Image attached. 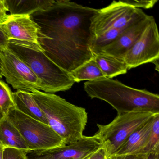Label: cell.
Segmentation results:
<instances>
[{
    "mask_svg": "<svg viewBox=\"0 0 159 159\" xmlns=\"http://www.w3.org/2000/svg\"><path fill=\"white\" fill-rule=\"evenodd\" d=\"M30 94L44 113L48 125L66 145L75 143L83 136L88 120L85 108L55 94L38 90Z\"/></svg>",
    "mask_w": 159,
    "mask_h": 159,
    "instance_id": "obj_3",
    "label": "cell"
},
{
    "mask_svg": "<svg viewBox=\"0 0 159 159\" xmlns=\"http://www.w3.org/2000/svg\"><path fill=\"white\" fill-rule=\"evenodd\" d=\"M159 152V114L156 115L153 121L148 141L142 154Z\"/></svg>",
    "mask_w": 159,
    "mask_h": 159,
    "instance_id": "obj_20",
    "label": "cell"
},
{
    "mask_svg": "<svg viewBox=\"0 0 159 159\" xmlns=\"http://www.w3.org/2000/svg\"><path fill=\"white\" fill-rule=\"evenodd\" d=\"M97 10L56 0L46 10L31 15L39 26V43L45 54L69 73L93 57L90 27Z\"/></svg>",
    "mask_w": 159,
    "mask_h": 159,
    "instance_id": "obj_1",
    "label": "cell"
},
{
    "mask_svg": "<svg viewBox=\"0 0 159 159\" xmlns=\"http://www.w3.org/2000/svg\"><path fill=\"white\" fill-rule=\"evenodd\" d=\"M159 59H156V60H154V61H153V62H152V63L155 65V70H156L157 71H159Z\"/></svg>",
    "mask_w": 159,
    "mask_h": 159,
    "instance_id": "obj_27",
    "label": "cell"
},
{
    "mask_svg": "<svg viewBox=\"0 0 159 159\" xmlns=\"http://www.w3.org/2000/svg\"><path fill=\"white\" fill-rule=\"evenodd\" d=\"M8 48L29 66L40 81V91L53 94L64 92L75 83L70 73L57 65L44 52L15 41H9Z\"/></svg>",
    "mask_w": 159,
    "mask_h": 159,
    "instance_id": "obj_4",
    "label": "cell"
},
{
    "mask_svg": "<svg viewBox=\"0 0 159 159\" xmlns=\"http://www.w3.org/2000/svg\"><path fill=\"white\" fill-rule=\"evenodd\" d=\"M110 156L112 159H159V152L120 156L111 155Z\"/></svg>",
    "mask_w": 159,
    "mask_h": 159,
    "instance_id": "obj_23",
    "label": "cell"
},
{
    "mask_svg": "<svg viewBox=\"0 0 159 159\" xmlns=\"http://www.w3.org/2000/svg\"><path fill=\"white\" fill-rule=\"evenodd\" d=\"M15 107L13 92L8 84L0 80V117L6 116L12 108Z\"/></svg>",
    "mask_w": 159,
    "mask_h": 159,
    "instance_id": "obj_19",
    "label": "cell"
},
{
    "mask_svg": "<svg viewBox=\"0 0 159 159\" xmlns=\"http://www.w3.org/2000/svg\"><path fill=\"white\" fill-rule=\"evenodd\" d=\"M0 143L4 147L29 151L20 132L7 116L0 117Z\"/></svg>",
    "mask_w": 159,
    "mask_h": 159,
    "instance_id": "obj_15",
    "label": "cell"
},
{
    "mask_svg": "<svg viewBox=\"0 0 159 159\" xmlns=\"http://www.w3.org/2000/svg\"><path fill=\"white\" fill-rule=\"evenodd\" d=\"M84 89L91 98L108 103L118 114L131 112L159 113V96L146 90L127 86L119 81L104 78L87 81Z\"/></svg>",
    "mask_w": 159,
    "mask_h": 159,
    "instance_id": "obj_2",
    "label": "cell"
},
{
    "mask_svg": "<svg viewBox=\"0 0 159 159\" xmlns=\"http://www.w3.org/2000/svg\"><path fill=\"white\" fill-rule=\"evenodd\" d=\"M15 107L22 113L37 120L48 124L44 113L30 93L22 91L13 93Z\"/></svg>",
    "mask_w": 159,
    "mask_h": 159,
    "instance_id": "obj_14",
    "label": "cell"
},
{
    "mask_svg": "<svg viewBox=\"0 0 159 159\" xmlns=\"http://www.w3.org/2000/svg\"><path fill=\"white\" fill-rule=\"evenodd\" d=\"M9 43L7 36L0 27V49L8 47Z\"/></svg>",
    "mask_w": 159,
    "mask_h": 159,
    "instance_id": "obj_26",
    "label": "cell"
},
{
    "mask_svg": "<svg viewBox=\"0 0 159 159\" xmlns=\"http://www.w3.org/2000/svg\"><path fill=\"white\" fill-rule=\"evenodd\" d=\"M54 0H6L11 15H31L48 9Z\"/></svg>",
    "mask_w": 159,
    "mask_h": 159,
    "instance_id": "obj_17",
    "label": "cell"
},
{
    "mask_svg": "<svg viewBox=\"0 0 159 159\" xmlns=\"http://www.w3.org/2000/svg\"><path fill=\"white\" fill-rule=\"evenodd\" d=\"M70 74L75 83L84 80L92 81L106 78L93 57L74 70Z\"/></svg>",
    "mask_w": 159,
    "mask_h": 159,
    "instance_id": "obj_18",
    "label": "cell"
},
{
    "mask_svg": "<svg viewBox=\"0 0 159 159\" xmlns=\"http://www.w3.org/2000/svg\"><path fill=\"white\" fill-rule=\"evenodd\" d=\"M123 3L136 9H151L158 2V0H121Z\"/></svg>",
    "mask_w": 159,
    "mask_h": 159,
    "instance_id": "obj_22",
    "label": "cell"
},
{
    "mask_svg": "<svg viewBox=\"0 0 159 159\" xmlns=\"http://www.w3.org/2000/svg\"><path fill=\"white\" fill-rule=\"evenodd\" d=\"M158 114H155L148 122L133 133L112 155L142 154L148 141L154 119Z\"/></svg>",
    "mask_w": 159,
    "mask_h": 159,
    "instance_id": "obj_13",
    "label": "cell"
},
{
    "mask_svg": "<svg viewBox=\"0 0 159 159\" xmlns=\"http://www.w3.org/2000/svg\"><path fill=\"white\" fill-rule=\"evenodd\" d=\"M155 114L147 112L118 114L108 124H97L98 130L94 135L105 148L107 156H111L133 133L148 122Z\"/></svg>",
    "mask_w": 159,
    "mask_h": 159,
    "instance_id": "obj_5",
    "label": "cell"
},
{
    "mask_svg": "<svg viewBox=\"0 0 159 159\" xmlns=\"http://www.w3.org/2000/svg\"><path fill=\"white\" fill-rule=\"evenodd\" d=\"M153 18V16L147 15L142 20L130 26L114 41L102 48L98 54H104L123 59L124 56L139 39Z\"/></svg>",
    "mask_w": 159,
    "mask_h": 159,
    "instance_id": "obj_12",
    "label": "cell"
},
{
    "mask_svg": "<svg viewBox=\"0 0 159 159\" xmlns=\"http://www.w3.org/2000/svg\"><path fill=\"white\" fill-rule=\"evenodd\" d=\"M4 147L0 143V159H2L3 149Z\"/></svg>",
    "mask_w": 159,
    "mask_h": 159,
    "instance_id": "obj_28",
    "label": "cell"
},
{
    "mask_svg": "<svg viewBox=\"0 0 159 159\" xmlns=\"http://www.w3.org/2000/svg\"><path fill=\"white\" fill-rule=\"evenodd\" d=\"M0 27L9 41L18 42L44 52L39 42V26L30 15H9Z\"/></svg>",
    "mask_w": 159,
    "mask_h": 159,
    "instance_id": "obj_11",
    "label": "cell"
},
{
    "mask_svg": "<svg viewBox=\"0 0 159 159\" xmlns=\"http://www.w3.org/2000/svg\"><path fill=\"white\" fill-rule=\"evenodd\" d=\"M27 151L17 148L4 147L2 159H28Z\"/></svg>",
    "mask_w": 159,
    "mask_h": 159,
    "instance_id": "obj_21",
    "label": "cell"
},
{
    "mask_svg": "<svg viewBox=\"0 0 159 159\" xmlns=\"http://www.w3.org/2000/svg\"><path fill=\"white\" fill-rule=\"evenodd\" d=\"M93 58L105 77L112 79L125 74L128 70L124 60L104 54L93 55Z\"/></svg>",
    "mask_w": 159,
    "mask_h": 159,
    "instance_id": "obj_16",
    "label": "cell"
},
{
    "mask_svg": "<svg viewBox=\"0 0 159 159\" xmlns=\"http://www.w3.org/2000/svg\"><path fill=\"white\" fill-rule=\"evenodd\" d=\"M107 159H112V158H111V156H107Z\"/></svg>",
    "mask_w": 159,
    "mask_h": 159,
    "instance_id": "obj_30",
    "label": "cell"
},
{
    "mask_svg": "<svg viewBox=\"0 0 159 159\" xmlns=\"http://www.w3.org/2000/svg\"><path fill=\"white\" fill-rule=\"evenodd\" d=\"M9 8L6 0H0V24L4 23L8 19Z\"/></svg>",
    "mask_w": 159,
    "mask_h": 159,
    "instance_id": "obj_24",
    "label": "cell"
},
{
    "mask_svg": "<svg viewBox=\"0 0 159 159\" xmlns=\"http://www.w3.org/2000/svg\"><path fill=\"white\" fill-rule=\"evenodd\" d=\"M157 59H159V32L153 18L139 39L124 56L123 60L130 70L152 63Z\"/></svg>",
    "mask_w": 159,
    "mask_h": 159,
    "instance_id": "obj_9",
    "label": "cell"
},
{
    "mask_svg": "<svg viewBox=\"0 0 159 159\" xmlns=\"http://www.w3.org/2000/svg\"><path fill=\"white\" fill-rule=\"evenodd\" d=\"M2 76L17 91L31 93L40 91L41 82L28 66L8 47L0 49Z\"/></svg>",
    "mask_w": 159,
    "mask_h": 159,
    "instance_id": "obj_8",
    "label": "cell"
},
{
    "mask_svg": "<svg viewBox=\"0 0 159 159\" xmlns=\"http://www.w3.org/2000/svg\"><path fill=\"white\" fill-rule=\"evenodd\" d=\"M103 147L94 135L83 136L75 143L47 149L30 151L28 159H88L95 152Z\"/></svg>",
    "mask_w": 159,
    "mask_h": 159,
    "instance_id": "obj_10",
    "label": "cell"
},
{
    "mask_svg": "<svg viewBox=\"0 0 159 159\" xmlns=\"http://www.w3.org/2000/svg\"><path fill=\"white\" fill-rule=\"evenodd\" d=\"M107 152L104 147L99 148L88 159H107Z\"/></svg>",
    "mask_w": 159,
    "mask_h": 159,
    "instance_id": "obj_25",
    "label": "cell"
},
{
    "mask_svg": "<svg viewBox=\"0 0 159 159\" xmlns=\"http://www.w3.org/2000/svg\"><path fill=\"white\" fill-rule=\"evenodd\" d=\"M7 117L20 132L29 151L66 145L48 125L24 114L16 107L10 110Z\"/></svg>",
    "mask_w": 159,
    "mask_h": 159,
    "instance_id": "obj_6",
    "label": "cell"
},
{
    "mask_svg": "<svg viewBox=\"0 0 159 159\" xmlns=\"http://www.w3.org/2000/svg\"><path fill=\"white\" fill-rule=\"evenodd\" d=\"M2 77H3V76H2V73L1 70V66H0V80L2 79Z\"/></svg>",
    "mask_w": 159,
    "mask_h": 159,
    "instance_id": "obj_29",
    "label": "cell"
},
{
    "mask_svg": "<svg viewBox=\"0 0 159 159\" xmlns=\"http://www.w3.org/2000/svg\"><path fill=\"white\" fill-rule=\"evenodd\" d=\"M147 15L141 9L126 5L121 0L113 1L107 7L97 10L92 18L91 42L106 31L125 30Z\"/></svg>",
    "mask_w": 159,
    "mask_h": 159,
    "instance_id": "obj_7",
    "label": "cell"
}]
</instances>
